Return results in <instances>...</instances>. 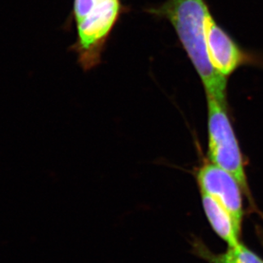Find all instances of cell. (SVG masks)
<instances>
[{
  "mask_svg": "<svg viewBox=\"0 0 263 263\" xmlns=\"http://www.w3.org/2000/svg\"><path fill=\"white\" fill-rule=\"evenodd\" d=\"M197 181L201 193L212 197L229 211L238 233L243 219V189L230 172L211 161L197 172Z\"/></svg>",
  "mask_w": 263,
  "mask_h": 263,
  "instance_id": "obj_4",
  "label": "cell"
},
{
  "mask_svg": "<svg viewBox=\"0 0 263 263\" xmlns=\"http://www.w3.org/2000/svg\"><path fill=\"white\" fill-rule=\"evenodd\" d=\"M123 13L121 0H73L78 62L89 71L102 62L110 35Z\"/></svg>",
  "mask_w": 263,
  "mask_h": 263,
  "instance_id": "obj_2",
  "label": "cell"
},
{
  "mask_svg": "<svg viewBox=\"0 0 263 263\" xmlns=\"http://www.w3.org/2000/svg\"><path fill=\"white\" fill-rule=\"evenodd\" d=\"M206 45L212 67L222 77L229 79L246 62V54L239 45L213 17L206 27Z\"/></svg>",
  "mask_w": 263,
  "mask_h": 263,
  "instance_id": "obj_5",
  "label": "cell"
},
{
  "mask_svg": "<svg viewBox=\"0 0 263 263\" xmlns=\"http://www.w3.org/2000/svg\"><path fill=\"white\" fill-rule=\"evenodd\" d=\"M207 98L208 156L210 161L230 172L246 194H250L243 155L229 119L227 102Z\"/></svg>",
  "mask_w": 263,
  "mask_h": 263,
  "instance_id": "obj_3",
  "label": "cell"
},
{
  "mask_svg": "<svg viewBox=\"0 0 263 263\" xmlns=\"http://www.w3.org/2000/svg\"><path fill=\"white\" fill-rule=\"evenodd\" d=\"M148 12L172 24L204 85L206 97L227 102L228 79L214 69L209 58L206 27L213 16L205 0H167Z\"/></svg>",
  "mask_w": 263,
  "mask_h": 263,
  "instance_id": "obj_1",
  "label": "cell"
},
{
  "mask_svg": "<svg viewBox=\"0 0 263 263\" xmlns=\"http://www.w3.org/2000/svg\"><path fill=\"white\" fill-rule=\"evenodd\" d=\"M200 252V256L210 263H263L261 257L241 242L234 247H228L224 253L216 255L207 251Z\"/></svg>",
  "mask_w": 263,
  "mask_h": 263,
  "instance_id": "obj_7",
  "label": "cell"
},
{
  "mask_svg": "<svg viewBox=\"0 0 263 263\" xmlns=\"http://www.w3.org/2000/svg\"><path fill=\"white\" fill-rule=\"evenodd\" d=\"M201 199L204 213L214 232L228 245V247L238 246L240 243V234L236 229L229 211L216 199L204 193H201Z\"/></svg>",
  "mask_w": 263,
  "mask_h": 263,
  "instance_id": "obj_6",
  "label": "cell"
}]
</instances>
